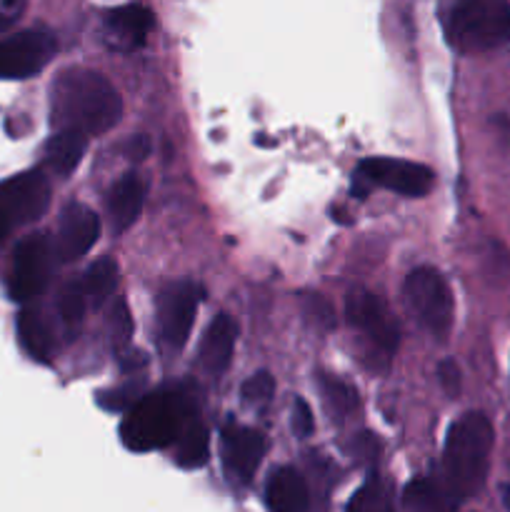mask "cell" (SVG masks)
<instances>
[{
	"label": "cell",
	"instance_id": "obj_1",
	"mask_svg": "<svg viewBox=\"0 0 510 512\" xmlns=\"http://www.w3.org/2000/svg\"><path fill=\"white\" fill-rule=\"evenodd\" d=\"M123 98L103 73L90 68H65L50 88L53 128H75L85 135H105L120 123Z\"/></svg>",
	"mask_w": 510,
	"mask_h": 512
},
{
	"label": "cell",
	"instance_id": "obj_2",
	"mask_svg": "<svg viewBox=\"0 0 510 512\" xmlns=\"http://www.w3.org/2000/svg\"><path fill=\"white\" fill-rule=\"evenodd\" d=\"M493 440V425L483 413H465L450 425L443 448V478L445 490L458 505L483 488Z\"/></svg>",
	"mask_w": 510,
	"mask_h": 512
},
{
	"label": "cell",
	"instance_id": "obj_3",
	"mask_svg": "<svg viewBox=\"0 0 510 512\" xmlns=\"http://www.w3.org/2000/svg\"><path fill=\"white\" fill-rule=\"evenodd\" d=\"M198 415L188 390L163 388L158 393H143L125 410L120 435L135 453H148L175 445L185 425Z\"/></svg>",
	"mask_w": 510,
	"mask_h": 512
},
{
	"label": "cell",
	"instance_id": "obj_4",
	"mask_svg": "<svg viewBox=\"0 0 510 512\" xmlns=\"http://www.w3.org/2000/svg\"><path fill=\"white\" fill-rule=\"evenodd\" d=\"M450 43L463 53H483L510 43L508 0H458L448 18Z\"/></svg>",
	"mask_w": 510,
	"mask_h": 512
},
{
	"label": "cell",
	"instance_id": "obj_5",
	"mask_svg": "<svg viewBox=\"0 0 510 512\" xmlns=\"http://www.w3.org/2000/svg\"><path fill=\"white\" fill-rule=\"evenodd\" d=\"M403 298L413 318L435 338H445L453 328V293L443 275L435 268L410 270L403 285Z\"/></svg>",
	"mask_w": 510,
	"mask_h": 512
},
{
	"label": "cell",
	"instance_id": "obj_6",
	"mask_svg": "<svg viewBox=\"0 0 510 512\" xmlns=\"http://www.w3.org/2000/svg\"><path fill=\"white\" fill-rule=\"evenodd\" d=\"M50 205V183L40 170H25L0 183V238L43 218Z\"/></svg>",
	"mask_w": 510,
	"mask_h": 512
},
{
	"label": "cell",
	"instance_id": "obj_7",
	"mask_svg": "<svg viewBox=\"0 0 510 512\" xmlns=\"http://www.w3.org/2000/svg\"><path fill=\"white\" fill-rule=\"evenodd\" d=\"M55 260V240L45 233H33L18 243L10 270V295L20 303L38 298L50 283Z\"/></svg>",
	"mask_w": 510,
	"mask_h": 512
},
{
	"label": "cell",
	"instance_id": "obj_8",
	"mask_svg": "<svg viewBox=\"0 0 510 512\" xmlns=\"http://www.w3.org/2000/svg\"><path fill=\"white\" fill-rule=\"evenodd\" d=\"M345 318L353 328L363 330V335L378 350V355H383L385 360L393 358L400 343V328L398 320L390 315L388 305L380 295L363 288L348 293V298H345Z\"/></svg>",
	"mask_w": 510,
	"mask_h": 512
},
{
	"label": "cell",
	"instance_id": "obj_9",
	"mask_svg": "<svg viewBox=\"0 0 510 512\" xmlns=\"http://www.w3.org/2000/svg\"><path fill=\"white\" fill-rule=\"evenodd\" d=\"M200 303H203V285L193 280H178L158 295L160 340L170 350H180L190 338Z\"/></svg>",
	"mask_w": 510,
	"mask_h": 512
},
{
	"label": "cell",
	"instance_id": "obj_10",
	"mask_svg": "<svg viewBox=\"0 0 510 512\" xmlns=\"http://www.w3.org/2000/svg\"><path fill=\"white\" fill-rule=\"evenodd\" d=\"M55 38L43 28H28L0 38V80L38 75L55 55Z\"/></svg>",
	"mask_w": 510,
	"mask_h": 512
},
{
	"label": "cell",
	"instance_id": "obj_11",
	"mask_svg": "<svg viewBox=\"0 0 510 512\" xmlns=\"http://www.w3.org/2000/svg\"><path fill=\"white\" fill-rule=\"evenodd\" d=\"M358 178L375 188L393 190L405 198H423L430 193L435 175L428 165L400 158H368L360 163Z\"/></svg>",
	"mask_w": 510,
	"mask_h": 512
},
{
	"label": "cell",
	"instance_id": "obj_12",
	"mask_svg": "<svg viewBox=\"0 0 510 512\" xmlns=\"http://www.w3.org/2000/svg\"><path fill=\"white\" fill-rule=\"evenodd\" d=\"M265 438L260 430L240 423H228L220 433V458H223L225 475L233 483L245 485L253 480L255 470L265 458Z\"/></svg>",
	"mask_w": 510,
	"mask_h": 512
},
{
	"label": "cell",
	"instance_id": "obj_13",
	"mask_svg": "<svg viewBox=\"0 0 510 512\" xmlns=\"http://www.w3.org/2000/svg\"><path fill=\"white\" fill-rule=\"evenodd\" d=\"M100 238V218L93 208L83 203L65 205L60 213L58 235H55V253L63 263L83 258L90 253Z\"/></svg>",
	"mask_w": 510,
	"mask_h": 512
},
{
	"label": "cell",
	"instance_id": "obj_14",
	"mask_svg": "<svg viewBox=\"0 0 510 512\" xmlns=\"http://www.w3.org/2000/svg\"><path fill=\"white\" fill-rule=\"evenodd\" d=\"M235 340H238V323L228 313L215 315L208 328H205L203 338H200V365L210 375H223L228 370L230 360H233Z\"/></svg>",
	"mask_w": 510,
	"mask_h": 512
},
{
	"label": "cell",
	"instance_id": "obj_15",
	"mask_svg": "<svg viewBox=\"0 0 510 512\" xmlns=\"http://www.w3.org/2000/svg\"><path fill=\"white\" fill-rule=\"evenodd\" d=\"M143 203H145V185L138 173H125L123 178L115 180L108 198H105V208H108L110 223H113L115 233H125V230L140 218Z\"/></svg>",
	"mask_w": 510,
	"mask_h": 512
},
{
	"label": "cell",
	"instance_id": "obj_16",
	"mask_svg": "<svg viewBox=\"0 0 510 512\" xmlns=\"http://www.w3.org/2000/svg\"><path fill=\"white\" fill-rule=\"evenodd\" d=\"M265 505L278 512L308 508V485L295 468H278L265 483Z\"/></svg>",
	"mask_w": 510,
	"mask_h": 512
},
{
	"label": "cell",
	"instance_id": "obj_17",
	"mask_svg": "<svg viewBox=\"0 0 510 512\" xmlns=\"http://www.w3.org/2000/svg\"><path fill=\"white\" fill-rule=\"evenodd\" d=\"M18 338L25 353L33 360H50L55 350V333L45 313L35 305H25L18 315Z\"/></svg>",
	"mask_w": 510,
	"mask_h": 512
},
{
	"label": "cell",
	"instance_id": "obj_18",
	"mask_svg": "<svg viewBox=\"0 0 510 512\" xmlns=\"http://www.w3.org/2000/svg\"><path fill=\"white\" fill-rule=\"evenodd\" d=\"M85 148H88V135L75 128H55L45 145V163L53 173L68 178L83 160Z\"/></svg>",
	"mask_w": 510,
	"mask_h": 512
},
{
	"label": "cell",
	"instance_id": "obj_19",
	"mask_svg": "<svg viewBox=\"0 0 510 512\" xmlns=\"http://www.w3.org/2000/svg\"><path fill=\"white\" fill-rule=\"evenodd\" d=\"M105 23L110 33L125 45H140L153 28V13L145 5H123V8L110 10Z\"/></svg>",
	"mask_w": 510,
	"mask_h": 512
},
{
	"label": "cell",
	"instance_id": "obj_20",
	"mask_svg": "<svg viewBox=\"0 0 510 512\" xmlns=\"http://www.w3.org/2000/svg\"><path fill=\"white\" fill-rule=\"evenodd\" d=\"M210 455V435L208 428L198 420L195 415L188 425L183 428V433L175 440V460L183 468H200V465L208 463Z\"/></svg>",
	"mask_w": 510,
	"mask_h": 512
},
{
	"label": "cell",
	"instance_id": "obj_21",
	"mask_svg": "<svg viewBox=\"0 0 510 512\" xmlns=\"http://www.w3.org/2000/svg\"><path fill=\"white\" fill-rule=\"evenodd\" d=\"M318 388L320 395H323V403L325 408H328L330 418L345 420L355 408H358V390H355L353 385L345 383V380L328 373H320Z\"/></svg>",
	"mask_w": 510,
	"mask_h": 512
},
{
	"label": "cell",
	"instance_id": "obj_22",
	"mask_svg": "<svg viewBox=\"0 0 510 512\" xmlns=\"http://www.w3.org/2000/svg\"><path fill=\"white\" fill-rule=\"evenodd\" d=\"M80 283H83L85 295H88V303L100 308V305L113 295L115 285H118V263H115L113 258L95 260V263L85 270Z\"/></svg>",
	"mask_w": 510,
	"mask_h": 512
},
{
	"label": "cell",
	"instance_id": "obj_23",
	"mask_svg": "<svg viewBox=\"0 0 510 512\" xmlns=\"http://www.w3.org/2000/svg\"><path fill=\"white\" fill-rule=\"evenodd\" d=\"M403 505L408 510H443L455 508V500L450 498L448 490H440L433 480L418 478L408 483L403 493Z\"/></svg>",
	"mask_w": 510,
	"mask_h": 512
},
{
	"label": "cell",
	"instance_id": "obj_24",
	"mask_svg": "<svg viewBox=\"0 0 510 512\" xmlns=\"http://www.w3.org/2000/svg\"><path fill=\"white\" fill-rule=\"evenodd\" d=\"M85 308H88V295H85V288L80 280H70V283L63 285L58 295V303H55V310H58V318L63 323V328L68 333H75L83 320Z\"/></svg>",
	"mask_w": 510,
	"mask_h": 512
},
{
	"label": "cell",
	"instance_id": "obj_25",
	"mask_svg": "<svg viewBox=\"0 0 510 512\" xmlns=\"http://www.w3.org/2000/svg\"><path fill=\"white\" fill-rule=\"evenodd\" d=\"M300 313H303L305 323L318 333H330L335 328V310L328 300L320 293H303L300 295Z\"/></svg>",
	"mask_w": 510,
	"mask_h": 512
},
{
	"label": "cell",
	"instance_id": "obj_26",
	"mask_svg": "<svg viewBox=\"0 0 510 512\" xmlns=\"http://www.w3.org/2000/svg\"><path fill=\"white\" fill-rule=\"evenodd\" d=\"M108 335L115 350L125 348L133 338V315H130L125 300H115V305L108 313Z\"/></svg>",
	"mask_w": 510,
	"mask_h": 512
},
{
	"label": "cell",
	"instance_id": "obj_27",
	"mask_svg": "<svg viewBox=\"0 0 510 512\" xmlns=\"http://www.w3.org/2000/svg\"><path fill=\"white\" fill-rule=\"evenodd\" d=\"M275 395V378L268 370H260V373L250 375L248 380L240 388V398L243 403H248L250 408H260V405H268Z\"/></svg>",
	"mask_w": 510,
	"mask_h": 512
},
{
	"label": "cell",
	"instance_id": "obj_28",
	"mask_svg": "<svg viewBox=\"0 0 510 512\" xmlns=\"http://www.w3.org/2000/svg\"><path fill=\"white\" fill-rule=\"evenodd\" d=\"M140 390H143V383H128L123 385V388L108 390L105 395H100V405H103L105 410H118V413H125V410H128L140 395H143Z\"/></svg>",
	"mask_w": 510,
	"mask_h": 512
},
{
	"label": "cell",
	"instance_id": "obj_29",
	"mask_svg": "<svg viewBox=\"0 0 510 512\" xmlns=\"http://www.w3.org/2000/svg\"><path fill=\"white\" fill-rule=\"evenodd\" d=\"M290 425H293V433L298 438H310L315 430V418H313V410L305 400H295L293 405V418H290Z\"/></svg>",
	"mask_w": 510,
	"mask_h": 512
},
{
	"label": "cell",
	"instance_id": "obj_30",
	"mask_svg": "<svg viewBox=\"0 0 510 512\" xmlns=\"http://www.w3.org/2000/svg\"><path fill=\"white\" fill-rule=\"evenodd\" d=\"M438 380L450 398H455V395L460 393V383H463V380H460V368L455 365V360H443V363L438 365Z\"/></svg>",
	"mask_w": 510,
	"mask_h": 512
},
{
	"label": "cell",
	"instance_id": "obj_31",
	"mask_svg": "<svg viewBox=\"0 0 510 512\" xmlns=\"http://www.w3.org/2000/svg\"><path fill=\"white\" fill-rule=\"evenodd\" d=\"M353 455H358V458L365 460V463H373V460L378 458V440L368 433L358 435L353 443Z\"/></svg>",
	"mask_w": 510,
	"mask_h": 512
},
{
	"label": "cell",
	"instance_id": "obj_32",
	"mask_svg": "<svg viewBox=\"0 0 510 512\" xmlns=\"http://www.w3.org/2000/svg\"><path fill=\"white\" fill-rule=\"evenodd\" d=\"M148 153H150V143L145 135H135V138H130L128 143L123 145V155L128 160H135V163L143 158H148Z\"/></svg>",
	"mask_w": 510,
	"mask_h": 512
},
{
	"label": "cell",
	"instance_id": "obj_33",
	"mask_svg": "<svg viewBox=\"0 0 510 512\" xmlns=\"http://www.w3.org/2000/svg\"><path fill=\"white\" fill-rule=\"evenodd\" d=\"M20 5H23V0H0V30L8 28L18 18Z\"/></svg>",
	"mask_w": 510,
	"mask_h": 512
},
{
	"label": "cell",
	"instance_id": "obj_34",
	"mask_svg": "<svg viewBox=\"0 0 510 512\" xmlns=\"http://www.w3.org/2000/svg\"><path fill=\"white\" fill-rule=\"evenodd\" d=\"M503 503H505V508L510 510V483L503 485Z\"/></svg>",
	"mask_w": 510,
	"mask_h": 512
}]
</instances>
